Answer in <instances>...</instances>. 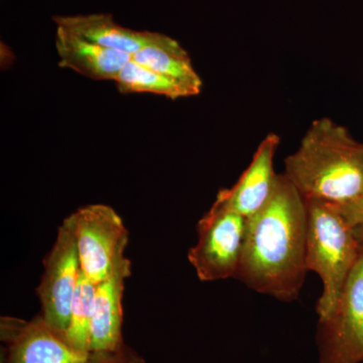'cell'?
<instances>
[{
    "instance_id": "7",
    "label": "cell",
    "mask_w": 363,
    "mask_h": 363,
    "mask_svg": "<svg viewBox=\"0 0 363 363\" xmlns=\"http://www.w3.org/2000/svg\"><path fill=\"white\" fill-rule=\"evenodd\" d=\"M44 264V274L37 289L42 318L52 330L64 336L81 274L77 245L68 218L60 226L54 247Z\"/></svg>"
},
{
    "instance_id": "13",
    "label": "cell",
    "mask_w": 363,
    "mask_h": 363,
    "mask_svg": "<svg viewBox=\"0 0 363 363\" xmlns=\"http://www.w3.org/2000/svg\"><path fill=\"white\" fill-rule=\"evenodd\" d=\"M133 61L176 79L200 94L202 80L198 75L187 51L176 40L160 33L156 40L133 54Z\"/></svg>"
},
{
    "instance_id": "9",
    "label": "cell",
    "mask_w": 363,
    "mask_h": 363,
    "mask_svg": "<svg viewBox=\"0 0 363 363\" xmlns=\"http://www.w3.org/2000/svg\"><path fill=\"white\" fill-rule=\"evenodd\" d=\"M281 143L277 133H269L260 142L252 162L238 181L217 195L211 209L230 211L248 218L264 206L272 192L278 173L274 157Z\"/></svg>"
},
{
    "instance_id": "4",
    "label": "cell",
    "mask_w": 363,
    "mask_h": 363,
    "mask_svg": "<svg viewBox=\"0 0 363 363\" xmlns=\"http://www.w3.org/2000/svg\"><path fill=\"white\" fill-rule=\"evenodd\" d=\"M81 271L93 283L99 284L118 274L130 276L131 264L126 259L128 231L113 208L88 205L68 217Z\"/></svg>"
},
{
    "instance_id": "1",
    "label": "cell",
    "mask_w": 363,
    "mask_h": 363,
    "mask_svg": "<svg viewBox=\"0 0 363 363\" xmlns=\"http://www.w3.org/2000/svg\"><path fill=\"white\" fill-rule=\"evenodd\" d=\"M307 204L283 173L271 196L247 218L236 278L255 292L281 302L297 300L308 274Z\"/></svg>"
},
{
    "instance_id": "10",
    "label": "cell",
    "mask_w": 363,
    "mask_h": 363,
    "mask_svg": "<svg viewBox=\"0 0 363 363\" xmlns=\"http://www.w3.org/2000/svg\"><path fill=\"white\" fill-rule=\"evenodd\" d=\"M56 49L59 65L96 81H116L124 66L133 59L130 54L108 49L57 26Z\"/></svg>"
},
{
    "instance_id": "15",
    "label": "cell",
    "mask_w": 363,
    "mask_h": 363,
    "mask_svg": "<svg viewBox=\"0 0 363 363\" xmlns=\"http://www.w3.org/2000/svg\"><path fill=\"white\" fill-rule=\"evenodd\" d=\"M97 284L93 283L81 271L77 288L72 302L70 320L65 335L71 346L81 352L90 353V328L93 302Z\"/></svg>"
},
{
    "instance_id": "12",
    "label": "cell",
    "mask_w": 363,
    "mask_h": 363,
    "mask_svg": "<svg viewBox=\"0 0 363 363\" xmlns=\"http://www.w3.org/2000/svg\"><path fill=\"white\" fill-rule=\"evenodd\" d=\"M128 274H118L97 284L90 328V351L112 355L121 344L124 281Z\"/></svg>"
},
{
    "instance_id": "5",
    "label": "cell",
    "mask_w": 363,
    "mask_h": 363,
    "mask_svg": "<svg viewBox=\"0 0 363 363\" xmlns=\"http://www.w3.org/2000/svg\"><path fill=\"white\" fill-rule=\"evenodd\" d=\"M247 218L210 208L198 222V241L188 259L202 281L236 278L240 269Z\"/></svg>"
},
{
    "instance_id": "16",
    "label": "cell",
    "mask_w": 363,
    "mask_h": 363,
    "mask_svg": "<svg viewBox=\"0 0 363 363\" xmlns=\"http://www.w3.org/2000/svg\"><path fill=\"white\" fill-rule=\"evenodd\" d=\"M337 205L343 218L352 228L363 226V190L351 201Z\"/></svg>"
},
{
    "instance_id": "6",
    "label": "cell",
    "mask_w": 363,
    "mask_h": 363,
    "mask_svg": "<svg viewBox=\"0 0 363 363\" xmlns=\"http://www.w3.org/2000/svg\"><path fill=\"white\" fill-rule=\"evenodd\" d=\"M320 363H363V247L330 317L318 321Z\"/></svg>"
},
{
    "instance_id": "3",
    "label": "cell",
    "mask_w": 363,
    "mask_h": 363,
    "mask_svg": "<svg viewBox=\"0 0 363 363\" xmlns=\"http://www.w3.org/2000/svg\"><path fill=\"white\" fill-rule=\"evenodd\" d=\"M307 204L308 271L316 272L323 284L318 298L319 321L331 316L359 259L362 247L352 228L343 218L336 203L305 199Z\"/></svg>"
},
{
    "instance_id": "2",
    "label": "cell",
    "mask_w": 363,
    "mask_h": 363,
    "mask_svg": "<svg viewBox=\"0 0 363 363\" xmlns=\"http://www.w3.org/2000/svg\"><path fill=\"white\" fill-rule=\"evenodd\" d=\"M283 174L305 199L350 202L363 190V143L329 117L315 119Z\"/></svg>"
},
{
    "instance_id": "8",
    "label": "cell",
    "mask_w": 363,
    "mask_h": 363,
    "mask_svg": "<svg viewBox=\"0 0 363 363\" xmlns=\"http://www.w3.org/2000/svg\"><path fill=\"white\" fill-rule=\"evenodd\" d=\"M1 338L9 345L6 363H111V355L75 350L42 316L30 322L2 318Z\"/></svg>"
},
{
    "instance_id": "17",
    "label": "cell",
    "mask_w": 363,
    "mask_h": 363,
    "mask_svg": "<svg viewBox=\"0 0 363 363\" xmlns=\"http://www.w3.org/2000/svg\"><path fill=\"white\" fill-rule=\"evenodd\" d=\"M354 233L357 235L358 241L363 247V226L355 227Z\"/></svg>"
},
{
    "instance_id": "11",
    "label": "cell",
    "mask_w": 363,
    "mask_h": 363,
    "mask_svg": "<svg viewBox=\"0 0 363 363\" xmlns=\"http://www.w3.org/2000/svg\"><path fill=\"white\" fill-rule=\"evenodd\" d=\"M52 21L57 26H61L82 39L108 49L128 52L131 56L156 40L160 35V33L140 32L124 28L108 13L55 16Z\"/></svg>"
},
{
    "instance_id": "14",
    "label": "cell",
    "mask_w": 363,
    "mask_h": 363,
    "mask_svg": "<svg viewBox=\"0 0 363 363\" xmlns=\"http://www.w3.org/2000/svg\"><path fill=\"white\" fill-rule=\"evenodd\" d=\"M117 88L124 94L154 93L169 99L195 96L189 86L164 74L157 73L130 60L116 79Z\"/></svg>"
}]
</instances>
